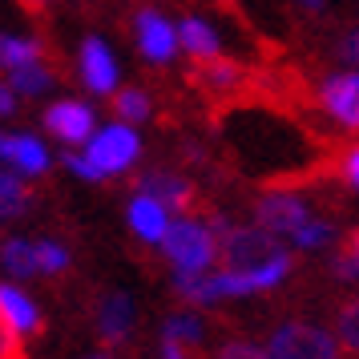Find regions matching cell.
<instances>
[{
    "label": "cell",
    "mask_w": 359,
    "mask_h": 359,
    "mask_svg": "<svg viewBox=\"0 0 359 359\" xmlns=\"http://www.w3.org/2000/svg\"><path fill=\"white\" fill-rule=\"evenodd\" d=\"M210 226L218 230V266L234 271V275H250L262 291H275L291 275V250L275 238L271 230H262L259 222L246 226H230L226 218H210Z\"/></svg>",
    "instance_id": "6da1fadb"
},
{
    "label": "cell",
    "mask_w": 359,
    "mask_h": 359,
    "mask_svg": "<svg viewBox=\"0 0 359 359\" xmlns=\"http://www.w3.org/2000/svg\"><path fill=\"white\" fill-rule=\"evenodd\" d=\"M255 222L294 250H307V255L335 243V222L323 218L299 190H266L255 202Z\"/></svg>",
    "instance_id": "7a4b0ae2"
},
{
    "label": "cell",
    "mask_w": 359,
    "mask_h": 359,
    "mask_svg": "<svg viewBox=\"0 0 359 359\" xmlns=\"http://www.w3.org/2000/svg\"><path fill=\"white\" fill-rule=\"evenodd\" d=\"M158 250L174 266V275H206L218 262V230L202 218L178 214L165 230V238L158 243Z\"/></svg>",
    "instance_id": "3957f363"
},
{
    "label": "cell",
    "mask_w": 359,
    "mask_h": 359,
    "mask_svg": "<svg viewBox=\"0 0 359 359\" xmlns=\"http://www.w3.org/2000/svg\"><path fill=\"white\" fill-rule=\"evenodd\" d=\"M81 154L93 162V170H97L101 178H117V174H126V170L137 165L142 137L126 121H109V126H97V133L81 146Z\"/></svg>",
    "instance_id": "277c9868"
},
{
    "label": "cell",
    "mask_w": 359,
    "mask_h": 359,
    "mask_svg": "<svg viewBox=\"0 0 359 359\" xmlns=\"http://www.w3.org/2000/svg\"><path fill=\"white\" fill-rule=\"evenodd\" d=\"M266 355L271 359H339V339L335 331H323L315 323H278L271 335H266Z\"/></svg>",
    "instance_id": "5b68a950"
},
{
    "label": "cell",
    "mask_w": 359,
    "mask_h": 359,
    "mask_svg": "<svg viewBox=\"0 0 359 359\" xmlns=\"http://www.w3.org/2000/svg\"><path fill=\"white\" fill-rule=\"evenodd\" d=\"M133 45L149 65H170L182 53L178 45V25L158 13V8H137L133 13Z\"/></svg>",
    "instance_id": "8992f818"
},
{
    "label": "cell",
    "mask_w": 359,
    "mask_h": 359,
    "mask_svg": "<svg viewBox=\"0 0 359 359\" xmlns=\"http://www.w3.org/2000/svg\"><path fill=\"white\" fill-rule=\"evenodd\" d=\"M315 97H319V109H323L335 126L343 130H359V69H339V73H327L319 89H315Z\"/></svg>",
    "instance_id": "52a82bcc"
},
{
    "label": "cell",
    "mask_w": 359,
    "mask_h": 359,
    "mask_svg": "<svg viewBox=\"0 0 359 359\" xmlns=\"http://www.w3.org/2000/svg\"><path fill=\"white\" fill-rule=\"evenodd\" d=\"M45 130H49L61 146L81 149L85 142L97 133V109L81 97H61L45 109Z\"/></svg>",
    "instance_id": "ba28073f"
},
{
    "label": "cell",
    "mask_w": 359,
    "mask_h": 359,
    "mask_svg": "<svg viewBox=\"0 0 359 359\" xmlns=\"http://www.w3.org/2000/svg\"><path fill=\"white\" fill-rule=\"evenodd\" d=\"M77 73H81V85L97 97H114L117 85H121V65H117L114 49L105 36H85L81 53H77Z\"/></svg>",
    "instance_id": "9c48e42d"
},
{
    "label": "cell",
    "mask_w": 359,
    "mask_h": 359,
    "mask_svg": "<svg viewBox=\"0 0 359 359\" xmlns=\"http://www.w3.org/2000/svg\"><path fill=\"white\" fill-rule=\"evenodd\" d=\"M0 162L17 170L20 178H45L53 170V154L36 133H8L0 137Z\"/></svg>",
    "instance_id": "30bf717a"
},
{
    "label": "cell",
    "mask_w": 359,
    "mask_h": 359,
    "mask_svg": "<svg viewBox=\"0 0 359 359\" xmlns=\"http://www.w3.org/2000/svg\"><path fill=\"white\" fill-rule=\"evenodd\" d=\"M93 323H97V335L105 343H126L133 335V323H137V303L126 291L101 294L97 311H93Z\"/></svg>",
    "instance_id": "8fae6325"
},
{
    "label": "cell",
    "mask_w": 359,
    "mask_h": 359,
    "mask_svg": "<svg viewBox=\"0 0 359 359\" xmlns=\"http://www.w3.org/2000/svg\"><path fill=\"white\" fill-rule=\"evenodd\" d=\"M137 194L158 198L170 214H186L194 206V182L174 174V170H146L137 178Z\"/></svg>",
    "instance_id": "7c38bea8"
},
{
    "label": "cell",
    "mask_w": 359,
    "mask_h": 359,
    "mask_svg": "<svg viewBox=\"0 0 359 359\" xmlns=\"http://www.w3.org/2000/svg\"><path fill=\"white\" fill-rule=\"evenodd\" d=\"M174 218H178V214H170L162 202H158V198H149V194H133L130 206H126V222H130L133 238H142L146 246H158V243H162Z\"/></svg>",
    "instance_id": "4fadbf2b"
},
{
    "label": "cell",
    "mask_w": 359,
    "mask_h": 359,
    "mask_svg": "<svg viewBox=\"0 0 359 359\" xmlns=\"http://www.w3.org/2000/svg\"><path fill=\"white\" fill-rule=\"evenodd\" d=\"M0 311H4V319L13 323V331H17L20 339H29V335H36V331L45 327L41 303H36L20 283H13V278H4V283H0Z\"/></svg>",
    "instance_id": "5bb4252c"
},
{
    "label": "cell",
    "mask_w": 359,
    "mask_h": 359,
    "mask_svg": "<svg viewBox=\"0 0 359 359\" xmlns=\"http://www.w3.org/2000/svg\"><path fill=\"white\" fill-rule=\"evenodd\" d=\"M178 45H182L186 57H194L198 65L222 57V36H218V29H214L206 17H198V13L178 20Z\"/></svg>",
    "instance_id": "9a60e30c"
},
{
    "label": "cell",
    "mask_w": 359,
    "mask_h": 359,
    "mask_svg": "<svg viewBox=\"0 0 359 359\" xmlns=\"http://www.w3.org/2000/svg\"><path fill=\"white\" fill-rule=\"evenodd\" d=\"M0 271H4V278H13V283H25V278L41 275L33 238H4L0 243Z\"/></svg>",
    "instance_id": "2e32d148"
},
{
    "label": "cell",
    "mask_w": 359,
    "mask_h": 359,
    "mask_svg": "<svg viewBox=\"0 0 359 359\" xmlns=\"http://www.w3.org/2000/svg\"><path fill=\"white\" fill-rule=\"evenodd\" d=\"M29 206H33V186H29V178H20L17 170L0 165V222L25 218Z\"/></svg>",
    "instance_id": "e0dca14e"
},
{
    "label": "cell",
    "mask_w": 359,
    "mask_h": 359,
    "mask_svg": "<svg viewBox=\"0 0 359 359\" xmlns=\"http://www.w3.org/2000/svg\"><path fill=\"white\" fill-rule=\"evenodd\" d=\"M4 81L13 85L20 97H45L53 85H57V69L41 57L33 65H20V69H13V73H4Z\"/></svg>",
    "instance_id": "ac0fdd59"
},
{
    "label": "cell",
    "mask_w": 359,
    "mask_h": 359,
    "mask_svg": "<svg viewBox=\"0 0 359 359\" xmlns=\"http://www.w3.org/2000/svg\"><path fill=\"white\" fill-rule=\"evenodd\" d=\"M45 57V45L36 36H20V33H0V77L13 73L20 65H33Z\"/></svg>",
    "instance_id": "d6986e66"
},
{
    "label": "cell",
    "mask_w": 359,
    "mask_h": 359,
    "mask_svg": "<svg viewBox=\"0 0 359 359\" xmlns=\"http://www.w3.org/2000/svg\"><path fill=\"white\" fill-rule=\"evenodd\" d=\"M202 339H206V323H202V315H198V311H174V315H165V323H162V343L198 347Z\"/></svg>",
    "instance_id": "ffe728a7"
},
{
    "label": "cell",
    "mask_w": 359,
    "mask_h": 359,
    "mask_svg": "<svg viewBox=\"0 0 359 359\" xmlns=\"http://www.w3.org/2000/svg\"><path fill=\"white\" fill-rule=\"evenodd\" d=\"M149 114H154V101H149L146 89H117L114 93V117L117 121L142 126V121H149Z\"/></svg>",
    "instance_id": "44dd1931"
},
{
    "label": "cell",
    "mask_w": 359,
    "mask_h": 359,
    "mask_svg": "<svg viewBox=\"0 0 359 359\" xmlns=\"http://www.w3.org/2000/svg\"><path fill=\"white\" fill-rule=\"evenodd\" d=\"M202 85L214 89V93H226V89H234V85H243V69L234 65V61H226V57L206 61V65H202Z\"/></svg>",
    "instance_id": "7402d4cb"
},
{
    "label": "cell",
    "mask_w": 359,
    "mask_h": 359,
    "mask_svg": "<svg viewBox=\"0 0 359 359\" xmlns=\"http://www.w3.org/2000/svg\"><path fill=\"white\" fill-rule=\"evenodd\" d=\"M335 339H339V347L359 355V294L347 299L339 307V315H335Z\"/></svg>",
    "instance_id": "603a6c76"
},
{
    "label": "cell",
    "mask_w": 359,
    "mask_h": 359,
    "mask_svg": "<svg viewBox=\"0 0 359 359\" xmlns=\"http://www.w3.org/2000/svg\"><path fill=\"white\" fill-rule=\"evenodd\" d=\"M36 266H41V275H65L69 246H61L57 238H36Z\"/></svg>",
    "instance_id": "cb8c5ba5"
},
{
    "label": "cell",
    "mask_w": 359,
    "mask_h": 359,
    "mask_svg": "<svg viewBox=\"0 0 359 359\" xmlns=\"http://www.w3.org/2000/svg\"><path fill=\"white\" fill-rule=\"evenodd\" d=\"M331 271H335V278H339V283H359V230L351 234V246H347L343 255H335Z\"/></svg>",
    "instance_id": "d4e9b609"
},
{
    "label": "cell",
    "mask_w": 359,
    "mask_h": 359,
    "mask_svg": "<svg viewBox=\"0 0 359 359\" xmlns=\"http://www.w3.org/2000/svg\"><path fill=\"white\" fill-rule=\"evenodd\" d=\"M214 359H271V355H266V347H259L250 339H226Z\"/></svg>",
    "instance_id": "484cf974"
},
{
    "label": "cell",
    "mask_w": 359,
    "mask_h": 359,
    "mask_svg": "<svg viewBox=\"0 0 359 359\" xmlns=\"http://www.w3.org/2000/svg\"><path fill=\"white\" fill-rule=\"evenodd\" d=\"M61 165H65V170L73 174V178H81V182H105V178L97 174V170H93V162L85 158L81 149H65V158H61Z\"/></svg>",
    "instance_id": "4316f807"
},
{
    "label": "cell",
    "mask_w": 359,
    "mask_h": 359,
    "mask_svg": "<svg viewBox=\"0 0 359 359\" xmlns=\"http://www.w3.org/2000/svg\"><path fill=\"white\" fill-rule=\"evenodd\" d=\"M0 359H25V339L13 331V323L4 319V311H0Z\"/></svg>",
    "instance_id": "83f0119b"
},
{
    "label": "cell",
    "mask_w": 359,
    "mask_h": 359,
    "mask_svg": "<svg viewBox=\"0 0 359 359\" xmlns=\"http://www.w3.org/2000/svg\"><path fill=\"white\" fill-rule=\"evenodd\" d=\"M343 182L351 186V190H359V146H351L347 154H343V165H339Z\"/></svg>",
    "instance_id": "f1b7e54d"
},
{
    "label": "cell",
    "mask_w": 359,
    "mask_h": 359,
    "mask_svg": "<svg viewBox=\"0 0 359 359\" xmlns=\"http://www.w3.org/2000/svg\"><path fill=\"white\" fill-rule=\"evenodd\" d=\"M339 57L347 69H359V29H351V33L339 41Z\"/></svg>",
    "instance_id": "f546056e"
},
{
    "label": "cell",
    "mask_w": 359,
    "mask_h": 359,
    "mask_svg": "<svg viewBox=\"0 0 359 359\" xmlns=\"http://www.w3.org/2000/svg\"><path fill=\"white\" fill-rule=\"evenodd\" d=\"M17 109H20V93L0 77V117H17Z\"/></svg>",
    "instance_id": "4dcf8cb0"
},
{
    "label": "cell",
    "mask_w": 359,
    "mask_h": 359,
    "mask_svg": "<svg viewBox=\"0 0 359 359\" xmlns=\"http://www.w3.org/2000/svg\"><path fill=\"white\" fill-rule=\"evenodd\" d=\"M158 359H194V355H190V347H178V343H162Z\"/></svg>",
    "instance_id": "1f68e13d"
},
{
    "label": "cell",
    "mask_w": 359,
    "mask_h": 359,
    "mask_svg": "<svg viewBox=\"0 0 359 359\" xmlns=\"http://www.w3.org/2000/svg\"><path fill=\"white\" fill-rule=\"evenodd\" d=\"M294 4H299L303 13H315V17H323L327 13V0H294Z\"/></svg>",
    "instance_id": "d6a6232c"
},
{
    "label": "cell",
    "mask_w": 359,
    "mask_h": 359,
    "mask_svg": "<svg viewBox=\"0 0 359 359\" xmlns=\"http://www.w3.org/2000/svg\"><path fill=\"white\" fill-rule=\"evenodd\" d=\"M29 8H45V4H53V0H25Z\"/></svg>",
    "instance_id": "836d02e7"
},
{
    "label": "cell",
    "mask_w": 359,
    "mask_h": 359,
    "mask_svg": "<svg viewBox=\"0 0 359 359\" xmlns=\"http://www.w3.org/2000/svg\"><path fill=\"white\" fill-rule=\"evenodd\" d=\"M85 359H114L109 351H93V355H85Z\"/></svg>",
    "instance_id": "e575fe53"
}]
</instances>
